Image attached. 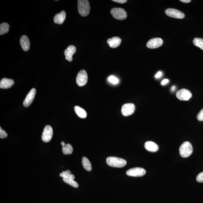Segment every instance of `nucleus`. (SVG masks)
Instances as JSON below:
<instances>
[{
	"mask_svg": "<svg viewBox=\"0 0 203 203\" xmlns=\"http://www.w3.org/2000/svg\"><path fill=\"white\" fill-rule=\"evenodd\" d=\"M63 180L64 182L68 184L71 185V186L75 188H78L79 187L78 184L74 180L69 179H66L63 178Z\"/></svg>",
	"mask_w": 203,
	"mask_h": 203,
	"instance_id": "25",
	"label": "nucleus"
},
{
	"mask_svg": "<svg viewBox=\"0 0 203 203\" xmlns=\"http://www.w3.org/2000/svg\"><path fill=\"white\" fill-rule=\"evenodd\" d=\"M175 90H176V87H175V86H173L172 87L171 90L172 91L174 92L175 91Z\"/></svg>",
	"mask_w": 203,
	"mask_h": 203,
	"instance_id": "34",
	"label": "nucleus"
},
{
	"mask_svg": "<svg viewBox=\"0 0 203 203\" xmlns=\"http://www.w3.org/2000/svg\"><path fill=\"white\" fill-rule=\"evenodd\" d=\"M144 147L147 150L151 152H156L158 150L159 147L156 143L152 142L147 141L144 144Z\"/></svg>",
	"mask_w": 203,
	"mask_h": 203,
	"instance_id": "18",
	"label": "nucleus"
},
{
	"mask_svg": "<svg viewBox=\"0 0 203 203\" xmlns=\"http://www.w3.org/2000/svg\"><path fill=\"white\" fill-rule=\"evenodd\" d=\"M88 80L87 74L85 70H82L78 74L76 77V82L79 87H82L86 85Z\"/></svg>",
	"mask_w": 203,
	"mask_h": 203,
	"instance_id": "5",
	"label": "nucleus"
},
{
	"mask_svg": "<svg viewBox=\"0 0 203 203\" xmlns=\"http://www.w3.org/2000/svg\"><path fill=\"white\" fill-rule=\"evenodd\" d=\"M76 51L75 47L73 45H70L65 50L64 55L66 56V59L69 62L73 60L72 56L76 53Z\"/></svg>",
	"mask_w": 203,
	"mask_h": 203,
	"instance_id": "13",
	"label": "nucleus"
},
{
	"mask_svg": "<svg viewBox=\"0 0 203 203\" xmlns=\"http://www.w3.org/2000/svg\"><path fill=\"white\" fill-rule=\"evenodd\" d=\"M106 162L108 165L114 168H123L126 164V161L124 159L116 157H108Z\"/></svg>",
	"mask_w": 203,
	"mask_h": 203,
	"instance_id": "2",
	"label": "nucleus"
},
{
	"mask_svg": "<svg viewBox=\"0 0 203 203\" xmlns=\"http://www.w3.org/2000/svg\"><path fill=\"white\" fill-rule=\"evenodd\" d=\"M162 75V73L161 71H159L155 75L156 78H159L161 77Z\"/></svg>",
	"mask_w": 203,
	"mask_h": 203,
	"instance_id": "32",
	"label": "nucleus"
},
{
	"mask_svg": "<svg viewBox=\"0 0 203 203\" xmlns=\"http://www.w3.org/2000/svg\"><path fill=\"white\" fill-rule=\"evenodd\" d=\"M108 81H109L110 83L113 84H118L119 82V80L116 77L114 76L111 75L108 78Z\"/></svg>",
	"mask_w": 203,
	"mask_h": 203,
	"instance_id": "26",
	"label": "nucleus"
},
{
	"mask_svg": "<svg viewBox=\"0 0 203 203\" xmlns=\"http://www.w3.org/2000/svg\"><path fill=\"white\" fill-rule=\"evenodd\" d=\"M60 176L63 178L73 180H74L75 178L74 175L71 173V172L69 170H67L66 171L63 172L60 174Z\"/></svg>",
	"mask_w": 203,
	"mask_h": 203,
	"instance_id": "23",
	"label": "nucleus"
},
{
	"mask_svg": "<svg viewBox=\"0 0 203 203\" xmlns=\"http://www.w3.org/2000/svg\"><path fill=\"white\" fill-rule=\"evenodd\" d=\"M74 111L78 116L81 118H86L87 113L85 110L79 106H76L74 107Z\"/></svg>",
	"mask_w": 203,
	"mask_h": 203,
	"instance_id": "19",
	"label": "nucleus"
},
{
	"mask_svg": "<svg viewBox=\"0 0 203 203\" xmlns=\"http://www.w3.org/2000/svg\"><path fill=\"white\" fill-rule=\"evenodd\" d=\"M196 181L199 183L203 182V172L198 175L196 177Z\"/></svg>",
	"mask_w": 203,
	"mask_h": 203,
	"instance_id": "28",
	"label": "nucleus"
},
{
	"mask_svg": "<svg viewBox=\"0 0 203 203\" xmlns=\"http://www.w3.org/2000/svg\"><path fill=\"white\" fill-rule=\"evenodd\" d=\"M14 84V81L12 79L4 78L2 79L0 82V87L2 89H8L12 87Z\"/></svg>",
	"mask_w": 203,
	"mask_h": 203,
	"instance_id": "15",
	"label": "nucleus"
},
{
	"mask_svg": "<svg viewBox=\"0 0 203 203\" xmlns=\"http://www.w3.org/2000/svg\"><path fill=\"white\" fill-rule=\"evenodd\" d=\"M7 136L8 134L4 130L2 129L1 127H0V138L1 139H4V138L7 137Z\"/></svg>",
	"mask_w": 203,
	"mask_h": 203,
	"instance_id": "27",
	"label": "nucleus"
},
{
	"mask_svg": "<svg viewBox=\"0 0 203 203\" xmlns=\"http://www.w3.org/2000/svg\"><path fill=\"white\" fill-rule=\"evenodd\" d=\"M83 167L87 171L90 172L92 170V164L90 161L86 157H83L82 158V161Z\"/></svg>",
	"mask_w": 203,
	"mask_h": 203,
	"instance_id": "20",
	"label": "nucleus"
},
{
	"mask_svg": "<svg viewBox=\"0 0 203 203\" xmlns=\"http://www.w3.org/2000/svg\"><path fill=\"white\" fill-rule=\"evenodd\" d=\"M36 92V90L35 89H31L30 92L27 94L26 96L25 100L23 102V105L26 107H28L30 106L31 104L33 102Z\"/></svg>",
	"mask_w": 203,
	"mask_h": 203,
	"instance_id": "11",
	"label": "nucleus"
},
{
	"mask_svg": "<svg viewBox=\"0 0 203 203\" xmlns=\"http://www.w3.org/2000/svg\"><path fill=\"white\" fill-rule=\"evenodd\" d=\"M165 14L169 17L178 19H182L185 17L184 13L181 11L174 9H168L165 11Z\"/></svg>",
	"mask_w": 203,
	"mask_h": 203,
	"instance_id": "8",
	"label": "nucleus"
},
{
	"mask_svg": "<svg viewBox=\"0 0 203 203\" xmlns=\"http://www.w3.org/2000/svg\"><path fill=\"white\" fill-rule=\"evenodd\" d=\"M62 147L63 152L65 155H70L72 154L74 149L71 144H65Z\"/></svg>",
	"mask_w": 203,
	"mask_h": 203,
	"instance_id": "21",
	"label": "nucleus"
},
{
	"mask_svg": "<svg viewBox=\"0 0 203 203\" xmlns=\"http://www.w3.org/2000/svg\"><path fill=\"white\" fill-rule=\"evenodd\" d=\"M111 13L114 18L118 20H124L127 16L126 11L120 8H113L111 11Z\"/></svg>",
	"mask_w": 203,
	"mask_h": 203,
	"instance_id": "4",
	"label": "nucleus"
},
{
	"mask_svg": "<svg viewBox=\"0 0 203 203\" xmlns=\"http://www.w3.org/2000/svg\"><path fill=\"white\" fill-rule=\"evenodd\" d=\"M111 48H115L119 46L121 43V39L118 37H113L111 38L108 39L107 41Z\"/></svg>",
	"mask_w": 203,
	"mask_h": 203,
	"instance_id": "17",
	"label": "nucleus"
},
{
	"mask_svg": "<svg viewBox=\"0 0 203 203\" xmlns=\"http://www.w3.org/2000/svg\"><path fill=\"white\" fill-rule=\"evenodd\" d=\"M112 1L121 4H124L127 1L126 0H113Z\"/></svg>",
	"mask_w": 203,
	"mask_h": 203,
	"instance_id": "30",
	"label": "nucleus"
},
{
	"mask_svg": "<svg viewBox=\"0 0 203 203\" xmlns=\"http://www.w3.org/2000/svg\"><path fill=\"white\" fill-rule=\"evenodd\" d=\"M146 173L145 169L143 168H134L127 170L126 173L128 176L141 177L144 176Z\"/></svg>",
	"mask_w": 203,
	"mask_h": 203,
	"instance_id": "9",
	"label": "nucleus"
},
{
	"mask_svg": "<svg viewBox=\"0 0 203 203\" xmlns=\"http://www.w3.org/2000/svg\"><path fill=\"white\" fill-rule=\"evenodd\" d=\"M53 135V130L51 126H45L42 135V140L44 142L47 143L51 140Z\"/></svg>",
	"mask_w": 203,
	"mask_h": 203,
	"instance_id": "6",
	"label": "nucleus"
},
{
	"mask_svg": "<svg viewBox=\"0 0 203 203\" xmlns=\"http://www.w3.org/2000/svg\"><path fill=\"white\" fill-rule=\"evenodd\" d=\"M193 150V147L191 143L188 142H185L180 146L179 149V154L182 157H187L192 153Z\"/></svg>",
	"mask_w": 203,
	"mask_h": 203,
	"instance_id": "3",
	"label": "nucleus"
},
{
	"mask_svg": "<svg viewBox=\"0 0 203 203\" xmlns=\"http://www.w3.org/2000/svg\"><path fill=\"white\" fill-rule=\"evenodd\" d=\"M169 82V79H164L163 81L161 82V85H165V84H167Z\"/></svg>",
	"mask_w": 203,
	"mask_h": 203,
	"instance_id": "31",
	"label": "nucleus"
},
{
	"mask_svg": "<svg viewBox=\"0 0 203 203\" xmlns=\"http://www.w3.org/2000/svg\"><path fill=\"white\" fill-rule=\"evenodd\" d=\"M176 96L180 100H188L192 96V94L187 89H181L176 92Z\"/></svg>",
	"mask_w": 203,
	"mask_h": 203,
	"instance_id": "10",
	"label": "nucleus"
},
{
	"mask_svg": "<svg viewBox=\"0 0 203 203\" xmlns=\"http://www.w3.org/2000/svg\"><path fill=\"white\" fill-rule=\"evenodd\" d=\"M9 26L6 23H3L0 25V35H2L9 32Z\"/></svg>",
	"mask_w": 203,
	"mask_h": 203,
	"instance_id": "22",
	"label": "nucleus"
},
{
	"mask_svg": "<svg viewBox=\"0 0 203 203\" xmlns=\"http://www.w3.org/2000/svg\"><path fill=\"white\" fill-rule=\"evenodd\" d=\"M78 10L79 14L83 17L88 15L90 9L89 1L78 0Z\"/></svg>",
	"mask_w": 203,
	"mask_h": 203,
	"instance_id": "1",
	"label": "nucleus"
},
{
	"mask_svg": "<svg viewBox=\"0 0 203 203\" xmlns=\"http://www.w3.org/2000/svg\"><path fill=\"white\" fill-rule=\"evenodd\" d=\"M180 1L182 2L186 3H189L191 1V0H180Z\"/></svg>",
	"mask_w": 203,
	"mask_h": 203,
	"instance_id": "33",
	"label": "nucleus"
},
{
	"mask_svg": "<svg viewBox=\"0 0 203 203\" xmlns=\"http://www.w3.org/2000/svg\"><path fill=\"white\" fill-rule=\"evenodd\" d=\"M163 44V40L160 38H152L149 40L147 45L148 48L155 49L161 46Z\"/></svg>",
	"mask_w": 203,
	"mask_h": 203,
	"instance_id": "12",
	"label": "nucleus"
},
{
	"mask_svg": "<svg viewBox=\"0 0 203 203\" xmlns=\"http://www.w3.org/2000/svg\"><path fill=\"white\" fill-rule=\"evenodd\" d=\"M20 44L23 50L27 51L30 49V40L27 35H23L20 40Z\"/></svg>",
	"mask_w": 203,
	"mask_h": 203,
	"instance_id": "14",
	"label": "nucleus"
},
{
	"mask_svg": "<svg viewBox=\"0 0 203 203\" xmlns=\"http://www.w3.org/2000/svg\"><path fill=\"white\" fill-rule=\"evenodd\" d=\"M66 14L64 11H62L60 13H58L55 16L53 21L55 23L61 25L65 20Z\"/></svg>",
	"mask_w": 203,
	"mask_h": 203,
	"instance_id": "16",
	"label": "nucleus"
},
{
	"mask_svg": "<svg viewBox=\"0 0 203 203\" xmlns=\"http://www.w3.org/2000/svg\"><path fill=\"white\" fill-rule=\"evenodd\" d=\"M193 43L195 46L199 47L203 50V39L195 38L193 40Z\"/></svg>",
	"mask_w": 203,
	"mask_h": 203,
	"instance_id": "24",
	"label": "nucleus"
},
{
	"mask_svg": "<svg viewBox=\"0 0 203 203\" xmlns=\"http://www.w3.org/2000/svg\"><path fill=\"white\" fill-rule=\"evenodd\" d=\"M197 118L199 121H203V108L198 113L197 116Z\"/></svg>",
	"mask_w": 203,
	"mask_h": 203,
	"instance_id": "29",
	"label": "nucleus"
},
{
	"mask_svg": "<svg viewBox=\"0 0 203 203\" xmlns=\"http://www.w3.org/2000/svg\"><path fill=\"white\" fill-rule=\"evenodd\" d=\"M136 107L133 103H126L122 107V114L125 116H129L134 113L135 111Z\"/></svg>",
	"mask_w": 203,
	"mask_h": 203,
	"instance_id": "7",
	"label": "nucleus"
}]
</instances>
